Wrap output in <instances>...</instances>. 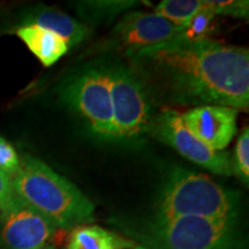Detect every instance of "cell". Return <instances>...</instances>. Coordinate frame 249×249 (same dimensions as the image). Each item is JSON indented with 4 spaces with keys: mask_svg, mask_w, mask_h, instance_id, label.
I'll return each mask as SVG.
<instances>
[{
    "mask_svg": "<svg viewBox=\"0 0 249 249\" xmlns=\"http://www.w3.org/2000/svg\"><path fill=\"white\" fill-rule=\"evenodd\" d=\"M239 198L213 179L182 167L171 171L156 205V219L182 216L232 219L238 218Z\"/></svg>",
    "mask_w": 249,
    "mask_h": 249,
    "instance_id": "cell-3",
    "label": "cell"
},
{
    "mask_svg": "<svg viewBox=\"0 0 249 249\" xmlns=\"http://www.w3.org/2000/svg\"><path fill=\"white\" fill-rule=\"evenodd\" d=\"M235 108L204 105L181 114L183 124L197 139L214 151H223L236 133Z\"/></svg>",
    "mask_w": 249,
    "mask_h": 249,
    "instance_id": "cell-10",
    "label": "cell"
},
{
    "mask_svg": "<svg viewBox=\"0 0 249 249\" xmlns=\"http://www.w3.org/2000/svg\"><path fill=\"white\" fill-rule=\"evenodd\" d=\"M183 31L156 13L129 12L118 21L110 43L126 52L154 46L176 38Z\"/></svg>",
    "mask_w": 249,
    "mask_h": 249,
    "instance_id": "cell-9",
    "label": "cell"
},
{
    "mask_svg": "<svg viewBox=\"0 0 249 249\" xmlns=\"http://www.w3.org/2000/svg\"><path fill=\"white\" fill-rule=\"evenodd\" d=\"M202 7V0H163L156 6L154 13L185 30Z\"/></svg>",
    "mask_w": 249,
    "mask_h": 249,
    "instance_id": "cell-15",
    "label": "cell"
},
{
    "mask_svg": "<svg viewBox=\"0 0 249 249\" xmlns=\"http://www.w3.org/2000/svg\"><path fill=\"white\" fill-rule=\"evenodd\" d=\"M132 249H147V248L143 247V246H135V245H134L133 247H132Z\"/></svg>",
    "mask_w": 249,
    "mask_h": 249,
    "instance_id": "cell-21",
    "label": "cell"
},
{
    "mask_svg": "<svg viewBox=\"0 0 249 249\" xmlns=\"http://www.w3.org/2000/svg\"><path fill=\"white\" fill-rule=\"evenodd\" d=\"M216 15H226L236 18H249L248 0H202Z\"/></svg>",
    "mask_w": 249,
    "mask_h": 249,
    "instance_id": "cell-18",
    "label": "cell"
},
{
    "mask_svg": "<svg viewBox=\"0 0 249 249\" xmlns=\"http://www.w3.org/2000/svg\"><path fill=\"white\" fill-rule=\"evenodd\" d=\"M139 236L147 249H242L236 219L154 218Z\"/></svg>",
    "mask_w": 249,
    "mask_h": 249,
    "instance_id": "cell-4",
    "label": "cell"
},
{
    "mask_svg": "<svg viewBox=\"0 0 249 249\" xmlns=\"http://www.w3.org/2000/svg\"><path fill=\"white\" fill-rule=\"evenodd\" d=\"M26 24H37L57 34L67 43L70 49L81 44L89 36V29L86 24L64 12L44 6L33 9L24 20L23 26Z\"/></svg>",
    "mask_w": 249,
    "mask_h": 249,
    "instance_id": "cell-11",
    "label": "cell"
},
{
    "mask_svg": "<svg viewBox=\"0 0 249 249\" xmlns=\"http://www.w3.org/2000/svg\"><path fill=\"white\" fill-rule=\"evenodd\" d=\"M141 4L133 0H103V1H80L76 5L80 17L89 21L110 20L134 6Z\"/></svg>",
    "mask_w": 249,
    "mask_h": 249,
    "instance_id": "cell-14",
    "label": "cell"
},
{
    "mask_svg": "<svg viewBox=\"0 0 249 249\" xmlns=\"http://www.w3.org/2000/svg\"><path fill=\"white\" fill-rule=\"evenodd\" d=\"M17 35L45 67L54 65L70 50L60 36L37 24L20 27L17 30Z\"/></svg>",
    "mask_w": 249,
    "mask_h": 249,
    "instance_id": "cell-12",
    "label": "cell"
},
{
    "mask_svg": "<svg viewBox=\"0 0 249 249\" xmlns=\"http://www.w3.org/2000/svg\"><path fill=\"white\" fill-rule=\"evenodd\" d=\"M233 163V173L236 174L242 183L248 186L249 182V128L242 129L235 145Z\"/></svg>",
    "mask_w": 249,
    "mask_h": 249,
    "instance_id": "cell-17",
    "label": "cell"
},
{
    "mask_svg": "<svg viewBox=\"0 0 249 249\" xmlns=\"http://www.w3.org/2000/svg\"><path fill=\"white\" fill-rule=\"evenodd\" d=\"M107 68L116 140H135L150 132L154 118L145 83L135 71L123 65Z\"/></svg>",
    "mask_w": 249,
    "mask_h": 249,
    "instance_id": "cell-6",
    "label": "cell"
},
{
    "mask_svg": "<svg viewBox=\"0 0 249 249\" xmlns=\"http://www.w3.org/2000/svg\"><path fill=\"white\" fill-rule=\"evenodd\" d=\"M62 231L14 193L0 213V241L6 249H58Z\"/></svg>",
    "mask_w": 249,
    "mask_h": 249,
    "instance_id": "cell-7",
    "label": "cell"
},
{
    "mask_svg": "<svg viewBox=\"0 0 249 249\" xmlns=\"http://www.w3.org/2000/svg\"><path fill=\"white\" fill-rule=\"evenodd\" d=\"M61 99L80 114L99 138L116 140L107 68L80 71L61 87Z\"/></svg>",
    "mask_w": 249,
    "mask_h": 249,
    "instance_id": "cell-5",
    "label": "cell"
},
{
    "mask_svg": "<svg viewBox=\"0 0 249 249\" xmlns=\"http://www.w3.org/2000/svg\"><path fill=\"white\" fill-rule=\"evenodd\" d=\"M203 4V1H202ZM217 15L211 9L203 4L198 13L192 18L188 26L180 34V37L185 39H203L210 38V33L213 31V21Z\"/></svg>",
    "mask_w": 249,
    "mask_h": 249,
    "instance_id": "cell-16",
    "label": "cell"
},
{
    "mask_svg": "<svg viewBox=\"0 0 249 249\" xmlns=\"http://www.w3.org/2000/svg\"><path fill=\"white\" fill-rule=\"evenodd\" d=\"M150 132L193 163L219 176L230 177L233 174L231 156L227 152L213 150L196 138L183 124L179 112L165 108L152 120Z\"/></svg>",
    "mask_w": 249,
    "mask_h": 249,
    "instance_id": "cell-8",
    "label": "cell"
},
{
    "mask_svg": "<svg viewBox=\"0 0 249 249\" xmlns=\"http://www.w3.org/2000/svg\"><path fill=\"white\" fill-rule=\"evenodd\" d=\"M140 77L174 104L219 105L248 111L249 52L213 38L180 36L126 52Z\"/></svg>",
    "mask_w": 249,
    "mask_h": 249,
    "instance_id": "cell-1",
    "label": "cell"
},
{
    "mask_svg": "<svg viewBox=\"0 0 249 249\" xmlns=\"http://www.w3.org/2000/svg\"><path fill=\"white\" fill-rule=\"evenodd\" d=\"M133 244L97 225H80L73 229L66 249H126Z\"/></svg>",
    "mask_w": 249,
    "mask_h": 249,
    "instance_id": "cell-13",
    "label": "cell"
},
{
    "mask_svg": "<svg viewBox=\"0 0 249 249\" xmlns=\"http://www.w3.org/2000/svg\"><path fill=\"white\" fill-rule=\"evenodd\" d=\"M12 188L21 201L64 231L92 220V202L70 180L36 158L27 157L20 165Z\"/></svg>",
    "mask_w": 249,
    "mask_h": 249,
    "instance_id": "cell-2",
    "label": "cell"
},
{
    "mask_svg": "<svg viewBox=\"0 0 249 249\" xmlns=\"http://www.w3.org/2000/svg\"><path fill=\"white\" fill-rule=\"evenodd\" d=\"M20 169L18 152L11 143L0 136V170L8 174H15Z\"/></svg>",
    "mask_w": 249,
    "mask_h": 249,
    "instance_id": "cell-19",
    "label": "cell"
},
{
    "mask_svg": "<svg viewBox=\"0 0 249 249\" xmlns=\"http://www.w3.org/2000/svg\"><path fill=\"white\" fill-rule=\"evenodd\" d=\"M13 194V188H12V181L9 176L2 170H0V211L7 203Z\"/></svg>",
    "mask_w": 249,
    "mask_h": 249,
    "instance_id": "cell-20",
    "label": "cell"
}]
</instances>
